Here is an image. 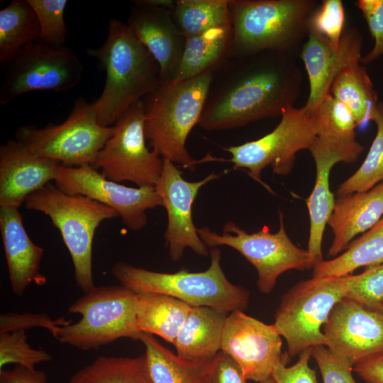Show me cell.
Listing matches in <instances>:
<instances>
[{
    "label": "cell",
    "instance_id": "cell-38",
    "mask_svg": "<svg viewBox=\"0 0 383 383\" xmlns=\"http://www.w3.org/2000/svg\"><path fill=\"white\" fill-rule=\"evenodd\" d=\"M345 9L341 0H324L318 6L309 22V30L326 38L338 47L343 33Z\"/></svg>",
    "mask_w": 383,
    "mask_h": 383
},
{
    "label": "cell",
    "instance_id": "cell-9",
    "mask_svg": "<svg viewBox=\"0 0 383 383\" xmlns=\"http://www.w3.org/2000/svg\"><path fill=\"white\" fill-rule=\"evenodd\" d=\"M114 127L101 126L93 103L75 100L67 118L43 128L19 127L16 140L35 154L67 167L91 165L99 152L112 135Z\"/></svg>",
    "mask_w": 383,
    "mask_h": 383
},
{
    "label": "cell",
    "instance_id": "cell-40",
    "mask_svg": "<svg viewBox=\"0 0 383 383\" xmlns=\"http://www.w3.org/2000/svg\"><path fill=\"white\" fill-rule=\"evenodd\" d=\"M361 11L370 33L374 40V46L360 62L369 64L383 55V0H358L355 2Z\"/></svg>",
    "mask_w": 383,
    "mask_h": 383
},
{
    "label": "cell",
    "instance_id": "cell-22",
    "mask_svg": "<svg viewBox=\"0 0 383 383\" xmlns=\"http://www.w3.org/2000/svg\"><path fill=\"white\" fill-rule=\"evenodd\" d=\"M18 209L0 207V230L11 289L21 296L31 283L43 285L46 279L39 272L43 248L30 238Z\"/></svg>",
    "mask_w": 383,
    "mask_h": 383
},
{
    "label": "cell",
    "instance_id": "cell-10",
    "mask_svg": "<svg viewBox=\"0 0 383 383\" xmlns=\"http://www.w3.org/2000/svg\"><path fill=\"white\" fill-rule=\"evenodd\" d=\"M279 216V228L274 233L266 226L248 233L231 221L224 224L221 234L206 226L197 228V233L208 248L226 245L239 252L256 269L259 291L268 294L284 272L311 269L307 250L297 247L291 240L281 211Z\"/></svg>",
    "mask_w": 383,
    "mask_h": 383
},
{
    "label": "cell",
    "instance_id": "cell-16",
    "mask_svg": "<svg viewBox=\"0 0 383 383\" xmlns=\"http://www.w3.org/2000/svg\"><path fill=\"white\" fill-rule=\"evenodd\" d=\"M172 162L163 159L160 177L155 187L162 199L167 215L164 238L170 257L179 260L187 248L201 256H207L209 248L197 233L192 218V205L199 189L220 174L211 172L198 182H189Z\"/></svg>",
    "mask_w": 383,
    "mask_h": 383
},
{
    "label": "cell",
    "instance_id": "cell-46",
    "mask_svg": "<svg viewBox=\"0 0 383 383\" xmlns=\"http://www.w3.org/2000/svg\"><path fill=\"white\" fill-rule=\"evenodd\" d=\"M137 2L147 6L172 9L175 4L173 0H135Z\"/></svg>",
    "mask_w": 383,
    "mask_h": 383
},
{
    "label": "cell",
    "instance_id": "cell-36",
    "mask_svg": "<svg viewBox=\"0 0 383 383\" xmlns=\"http://www.w3.org/2000/svg\"><path fill=\"white\" fill-rule=\"evenodd\" d=\"M52 355L42 349L33 348L27 342L24 331L0 333V370L9 364H16L29 370L49 362Z\"/></svg>",
    "mask_w": 383,
    "mask_h": 383
},
{
    "label": "cell",
    "instance_id": "cell-47",
    "mask_svg": "<svg viewBox=\"0 0 383 383\" xmlns=\"http://www.w3.org/2000/svg\"><path fill=\"white\" fill-rule=\"evenodd\" d=\"M377 310L383 314V299Z\"/></svg>",
    "mask_w": 383,
    "mask_h": 383
},
{
    "label": "cell",
    "instance_id": "cell-6",
    "mask_svg": "<svg viewBox=\"0 0 383 383\" xmlns=\"http://www.w3.org/2000/svg\"><path fill=\"white\" fill-rule=\"evenodd\" d=\"M28 210L47 215L59 230L70 254L77 285L87 293L96 286L92 270V245L100 223L118 216L104 204L80 194H67L48 183L24 201Z\"/></svg>",
    "mask_w": 383,
    "mask_h": 383
},
{
    "label": "cell",
    "instance_id": "cell-32",
    "mask_svg": "<svg viewBox=\"0 0 383 383\" xmlns=\"http://www.w3.org/2000/svg\"><path fill=\"white\" fill-rule=\"evenodd\" d=\"M170 12L186 38L214 27L232 25L229 0H177Z\"/></svg>",
    "mask_w": 383,
    "mask_h": 383
},
{
    "label": "cell",
    "instance_id": "cell-3",
    "mask_svg": "<svg viewBox=\"0 0 383 383\" xmlns=\"http://www.w3.org/2000/svg\"><path fill=\"white\" fill-rule=\"evenodd\" d=\"M315 0H229L233 42L228 56L277 51L300 53Z\"/></svg>",
    "mask_w": 383,
    "mask_h": 383
},
{
    "label": "cell",
    "instance_id": "cell-39",
    "mask_svg": "<svg viewBox=\"0 0 383 383\" xmlns=\"http://www.w3.org/2000/svg\"><path fill=\"white\" fill-rule=\"evenodd\" d=\"M239 364L228 354L219 350L206 362L200 383H248Z\"/></svg>",
    "mask_w": 383,
    "mask_h": 383
},
{
    "label": "cell",
    "instance_id": "cell-2",
    "mask_svg": "<svg viewBox=\"0 0 383 383\" xmlns=\"http://www.w3.org/2000/svg\"><path fill=\"white\" fill-rule=\"evenodd\" d=\"M87 52L106 72L103 91L94 101L98 121L103 126H113L132 105L161 84L157 62L127 23L118 19L109 20L104 43Z\"/></svg>",
    "mask_w": 383,
    "mask_h": 383
},
{
    "label": "cell",
    "instance_id": "cell-17",
    "mask_svg": "<svg viewBox=\"0 0 383 383\" xmlns=\"http://www.w3.org/2000/svg\"><path fill=\"white\" fill-rule=\"evenodd\" d=\"M322 330L326 347L353 367L383 351V314L348 296L334 305Z\"/></svg>",
    "mask_w": 383,
    "mask_h": 383
},
{
    "label": "cell",
    "instance_id": "cell-28",
    "mask_svg": "<svg viewBox=\"0 0 383 383\" xmlns=\"http://www.w3.org/2000/svg\"><path fill=\"white\" fill-rule=\"evenodd\" d=\"M360 63L354 62L343 68L330 89V94L350 110L357 126L372 121L379 102L367 70Z\"/></svg>",
    "mask_w": 383,
    "mask_h": 383
},
{
    "label": "cell",
    "instance_id": "cell-42",
    "mask_svg": "<svg viewBox=\"0 0 383 383\" xmlns=\"http://www.w3.org/2000/svg\"><path fill=\"white\" fill-rule=\"evenodd\" d=\"M68 322L69 321H65L63 318L52 320L45 313L6 312L0 316V333L43 328L55 337L59 326Z\"/></svg>",
    "mask_w": 383,
    "mask_h": 383
},
{
    "label": "cell",
    "instance_id": "cell-41",
    "mask_svg": "<svg viewBox=\"0 0 383 383\" xmlns=\"http://www.w3.org/2000/svg\"><path fill=\"white\" fill-rule=\"evenodd\" d=\"M311 357L318 367L323 383H357L353 376V367L339 359L326 346L312 347Z\"/></svg>",
    "mask_w": 383,
    "mask_h": 383
},
{
    "label": "cell",
    "instance_id": "cell-26",
    "mask_svg": "<svg viewBox=\"0 0 383 383\" xmlns=\"http://www.w3.org/2000/svg\"><path fill=\"white\" fill-rule=\"evenodd\" d=\"M232 42V25L214 27L186 38L174 81L188 79L213 71L228 57Z\"/></svg>",
    "mask_w": 383,
    "mask_h": 383
},
{
    "label": "cell",
    "instance_id": "cell-20",
    "mask_svg": "<svg viewBox=\"0 0 383 383\" xmlns=\"http://www.w3.org/2000/svg\"><path fill=\"white\" fill-rule=\"evenodd\" d=\"M127 25L157 62L161 84L174 80L186 38L175 24L170 10L133 1Z\"/></svg>",
    "mask_w": 383,
    "mask_h": 383
},
{
    "label": "cell",
    "instance_id": "cell-12",
    "mask_svg": "<svg viewBox=\"0 0 383 383\" xmlns=\"http://www.w3.org/2000/svg\"><path fill=\"white\" fill-rule=\"evenodd\" d=\"M143 101L132 105L113 125L112 135L99 152L95 169L116 182L128 181L138 187L157 184L163 158L146 145Z\"/></svg>",
    "mask_w": 383,
    "mask_h": 383
},
{
    "label": "cell",
    "instance_id": "cell-7",
    "mask_svg": "<svg viewBox=\"0 0 383 383\" xmlns=\"http://www.w3.org/2000/svg\"><path fill=\"white\" fill-rule=\"evenodd\" d=\"M136 294L120 286L95 287L68 309L81 318L59 326L55 338L84 350H98L121 338L140 340Z\"/></svg>",
    "mask_w": 383,
    "mask_h": 383
},
{
    "label": "cell",
    "instance_id": "cell-21",
    "mask_svg": "<svg viewBox=\"0 0 383 383\" xmlns=\"http://www.w3.org/2000/svg\"><path fill=\"white\" fill-rule=\"evenodd\" d=\"M60 165L17 140H8L0 146V207L19 208L28 196L55 181Z\"/></svg>",
    "mask_w": 383,
    "mask_h": 383
},
{
    "label": "cell",
    "instance_id": "cell-11",
    "mask_svg": "<svg viewBox=\"0 0 383 383\" xmlns=\"http://www.w3.org/2000/svg\"><path fill=\"white\" fill-rule=\"evenodd\" d=\"M311 112L304 106L285 109L278 125L263 137L238 145L223 148L231 155L234 169H246L256 182L272 190L261 179L263 169L270 165L275 174L287 175L294 166L296 154L308 149L316 138Z\"/></svg>",
    "mask_w": 383,
    "mask_h": 383
},
{
    "label": "cell",
    "instance_id": "cell-43",
    "mask_svg": "<svg viewBox=\"0 0 383 383\" xmlns=\"http://www.w3.org/2000/svg\"><path fill=\"white\" fill-rule=\"evenodd\" d=\"M312 348L302 351L295 364L287 367L289 360L279 364L273 371L272 377L277 383H318L316 371L309 367Z\"/></svg>",
    "mask_w": 383,
    "mask_h": 383
},
{
    "label": "cell",
    "instance_id": "cell-19",
    "mask_svg": "<svg viewBox=\"0 0 383 383\" xmlns=\"http://www.w3.org/2000/svg\"><path fill=\"white\" fill-rule=\"evenodd\" d=\"M362 36L357 28L343 30L340 44L330 42L309 30L299 55L304 63L309 82V95L304 108L312 111L330 94L332 82L337 74L349 65L360 62Z\"/></svg>",
    "mask_w": 383,
    "mask_h": 383
},
{
    "label": "cell",
    "instance_id": "cell-35",
    "mask_svg": "<svg viewBox=\"0 0 383 383\" xmlns=\"http://www.w3.org/2000/svg\"><path fill=\"white\" fill-rule=\"evenodd\" d=\"M34 10L40 29V42L48 45L64 47L67 27L64 13L66 0H28Z\"/></svg>",
    "mask_w": 383,
    "mask_h": 383
},
{
    "label": "cell",
    "instance_id": "cell-31",
    "mask_svg": "<svg viewBox=\"0 0 383 383\" xmlns=\"http://www.w3.org/2000/svg\"><path fill=\"white\" fill-rule=\"evenodd\" d=\"M69 383H152L144 355L138 357L99 356L75 372Z\"/></svg>",
    "mask_w": 383,
    "mask_h": 383
},
{
    "label": "cell",
    "instance_id": "cell-34",
    "mask_svg": "<svg viewBox=\"0 0 383 383\" xmlns=\"http://www.w3.org/2000/svg\"><path fill=\"white\" fill-rule=\"evenodd\" d=\"M317 137L355 140V118L350 110L331 94L310 111Z\"/></svg>",
    "mask_w": 383,
    "mask_h": 383
},
{
    "label": "cell",
    "instance_id": "cell-45",
    "mask_svg": "<svg viewBox=\"0 0 383 383\" xmlns=\"http://www.w3.org/2000/svg\"><path fill=\"white\" fill-rule=\"evenodd\" d=\"M0 383H47V379L44 372L17 366L0 370Z\"/></svg>",
    "mask_w": 383,
    "mask_h": 383
},
{
    "label": "cell",
    "instance_id": "cell-23",
    "mask_svg": "<svg viewBox=\"0 0 383 383\" xmlns=\"http://www.w3.org/2000/svg\"><path fill=\"white\" fill-rule=\"evenodd\" d=\"M383 216V181L371 189L338 197L328 221L333 239L328 256L337 257L353 238Z\"/></svg>",
    "mask_w": 383,
    "mask_h": 383
},
{
    "label": "cell",
    "instance_id": "cell-48",
    "mask_svg": "<svg viewBox=\"0 0 383 383\" xmlns=\"http://www.w3.org/2000/svg\"><path fill=\"white\" fill-rule=\"evenodd\" d=\"M262 383H277V382L274 380V379L272 377H271L270 378H269L268 379H267L265 382Z\"/></svg>",
    "mask_w": 383,
    "mask_h": 383
},
{
    "label": "cell",
    "instance_id": "cell-8",
    "mask_svg": "<svg viewBox=\"0 0 383 383\" xmlns=\"http://www.w3.org/2000/svg\"><path fill=\"white\" fill-rule=\"evenodd\" d=\"M348 293L346 276L299 282L282 296L274 326L287 345L292 357L316 345H327L323 332L334 305Z\"/></svg>",
    "mask_w": 383,
    "mask_h": 383
},
{
    "label": "cell",
    "instance_id": "cell-37",
    "mask_svg": "<svg viewBox=\"0 0 383 383\" xmlns=\"http://www.w3.org/2000/svg\"><path fill=\"white\" fill-rule=\"evenodd\" d=\"M348 296L377 310L383 299V265L366 267L358 274L347 275Z\"/></svg>",
    "mask_w": 383,
    "mask_h": 383
},
{
    "label": "cell",
    "instance_id": "cell-33",
    "mask_svg": "<svg viewBox=\"0 0 383 383\" xmlns=\"http://www.w3.org/2000/svg\"><path fill=\"white\" fill-rule=\"evenodd\" d=\"M372 121L377 133L370 150L360 167L341 183L338 197L368 191L383 181V102L379 101Z\"/></svg>",
    "mask_w": 383,
    "mask_h": 383
},
{
    "label": "cell",
    "instance_id": "cell-30",
    "mask_svg": "<svg viewBox=\"0 0 383 383\" xmlns=\"http://www.w3.org/2000/svg\"><path fill=\"white\" fill-rule=\"evenodd\" d=\"M146 369L152 383H200L206 362H190L163 346L153 335L142 333Z\"/></svg>",
    "mask_w": 383,
    "mask_h": 383
},
{
    "label": "cell",
    "instance_id": "cell-13",
    "mask_svg": "<svg viewBox=\"0 0 383 383\" xmlns=\"http://www.w3.org/2000/svg\"><path fill=\"white\" fill-rule=\"evenodd\" d=\"M6 66L1 105L30 91L69 90L79 84L83 72V65L71 48L40 41L23 49Z\"/></svg>",
    "mask_w": 383,
    "mask_h": 383
},
{
    "label": "cell",
    "instance_id": "cell-18",
    "mask_svg": "<svg viewBox=\"0 0 383 383\" xmlns=\"http://www.w3.org/2000/svg\"><path fill=\"white\" fill-rule=\"evenodd\" d=\"M363 149L356 140L348 141L317 136L309 148L316 165L314 187L306 199L310 219L307 251L311 268L323 260V233L335 201L329 186L331 170L338 162H355Z\"/></svg>",
    "mask_w": 383,
    "mask_h": 383
},
{
    "label": "cell",
    "instance_id": "cell-14",
    "mask_svg": "<svg viewBox=\"0 0 383 383\" xmlns=\"http://www.w3.org/2000/svg\"><path fill=\"white\" fill-rule=\"evenodd\" d=\"M55 185L70 194H80L114 209L131 231L144 228L146 211L163 206L161 197L152 186L129 187L105 177L90 165L67 167L60 165Z\"/></svg>",
    "mask_w": 383,
    "mask_h": 383
},
{
    "label": "cell",
    "instance_id": "cell-15",
    "mask_svg": "<svg viewBox=\"0 0 383 383\" xmlns=\"http://www.w3.org/2000/svg\"><path fill=\"white\" fill-rule=\"evenodd\" d=\"M282 341L274 324L234 311L227 316L221 350L240 366L248 380L262 383L270 378L275 367L290 360L282 352Z\"/></svg>",
    "mask_w": 383,
    "mask_h": 383
},
{
    "label": "cell",
    "instance_id": "cell-1",
    "mask_svg": "<svg viewBox=\"0 0 383 383\" xmlns=\"http://www.w3.org/2000/svg\"><path fill=\"white\" fill-rule=\"evenodd\" d=\"M294 57L277 51L228 56L212 71L199 126L228 130L281 116L301 93L303 75Z\"/></svg>",
    "mask_w": 383,
    "mask_h": 383
},
{
    "label": "cell",
    "instance_id": "cell-25",
    "mask_svg": "<svg viewBox=\"0 0 383 383\" xmlns=\"http://www.w3.org/2000/svg\"><path fill=\"white\" fill-rule=\"evenodd\" d=\"M135 294V313L139 331L157 335L174 344L192 306L163 294Z\"/></svg>",
    "mask_w": 383,
    "mask_h": 383
},
{
    "label": "cell",
    "instance_id": "cell-5",
    "mask_svg": "<svg viewBox=\"0 0 383 383\" xmlns=\"http://www.w3.org/2000/svg\"><path fill=\"white\" fill-rule=\"evenodd\" d=\"M210 255V265L203 272L182 269L174 273L159 272L118 262L111 272L122 286L135 293L163 294L192 307L207 306L228 313L245 310L248 291L228 279L221 267L218 247L211 248Z\"/></svg>",
    "mask_w": 383,
    "mask_h": 383
},
{
    "label": "cell",
    "instance_id": "cell-27",
    "mask_svg": "<svg viewBox=\"0 0 383 383\" xmlns=\"http://www.w3.org/2000/svg\"><path fill=\"white\" fill-rule=\"evenodd\" d=\"M383 265V216L366 232L353 240L345 250L313 267V277H342L362 267Z\"/></svg>",
    "mask_w": 383,
    "mask_h": 383
},
{
    "label": "cell",
    "instance_id": "cell-4",
    "mask_svg": "<svg viewBox=\"0 0 383 383\" xmlns=\"http://www.w3.org/2000/svg\"><path fill=\"white\" fill-rule=\"evenodd\" d=\"M212 71L160 85L143 100L144 130L152 150L163 159L192 169L196 162L186 141L199 124L205 105Z\"/></svg>",
    "mask_w": 383,
    "mask_h": 383
},
{
    "label": "cell",
    "instance_id": "cell-24",
    "mask_svg": "<svg viewBox=\"0 0 383 383\" xmlns=\"http://www.w3.org/2000/svg\"><path fill=\"white\" fill-rule=\"evenodd\" d=\"M228 312L207 306L192 307L174 343L183 360L206 362L221 350Z\"/></svg>",
    "mask_w": 383,
    "mask_h": 383
},
{
    "label": "cell",
    "instance_id": "cell-29",
    "mask_svg": "<svg viewBox=\"0 0 383 383\" xmlns=\"http://www.w3.org/2000/svg\"><path fill=\"white\" fill-rule=\"evenodd\" d=\"M40 29L28 0H13L0 11V62L9 64L23 49L40 40Z\"/></svg>",
    "mask_w": 383,
    "mask_h": 383
},
{
    "label": "cell",
    "instance_id": "cell-44",
    "mask_svg": "<svg viewBox=\"0 0 383 383\" xmlns=\"http://www.w3.org/2000/svg\"><path fill=\"white\" fill-rule=\"evenodd\" d=\"M353 371L365 383H383V351L357 362Z\"/></svg>",
    "mask_w": 383,
    "mask_h": 383
}]
</instances>
